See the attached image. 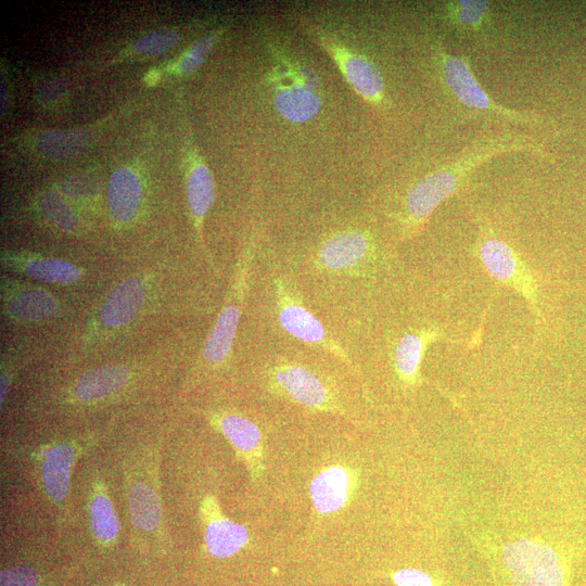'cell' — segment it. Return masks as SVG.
I'll return each mask as SVG.
<instances>
[{
  "label": "cell",
  "mask_w": 586,
  "mask_h": 586,
  "mask_svg": "<svg viewBox=\"0 0 586 586\" xmlns=\"http://www.w3.org/2000/svg\"><path fill=\"white\" fill-rule=\"evenodd\" d=\"M136 375L127 364H110L84 372L69 388V397L80 405H94L117 395Z\"/></svg>",
  "instance_id": "15"
},
{
  "label": "cell",
  "mask_w": 586,
  "mask_h": 586,
  "mask_svg": "<svg viewBox=\"0 0 586 586\" xmlns=\"http://www.w3.org/2000/svg\"><path fill=\"white\" fill-rule=\"evenodd\" d=\"M441 337L436 329H423L402 336L395 347L394 364L398 378L406 385L419 381L422 358L428 346Z\"/></svg>",
  "instance_id": "21"
},
{
  "label": "cell",
  "mask_w": 586,
  "mask_h": 586,
  "mask_svg": "<svg viewBox=\"0 0 586 586\" xmlns=\"http://www.w3.org/2000/svg\"><path fill=\"white\" fill-rule=\"evenodd\" d=\"M186 195L198 241L201 247L206 251L203 226L215 200V182L209 168L196 148H192L189 155Z\"/></svg>",
  "instance_id": "17"
},
{
  "label": "cell",
  "mask_w": 586,
  "mask_h": 586,
  "mask_svg": "<svg viewBox=\"0 0 586 586\" xmlns=\"http://www.w3.org/2000/svg\"><path fill=\"white\" fill-rule=\"evenodd\" d=\"M502 563L513 586H569L568 560L545 543L527 538L508 543Z\"/></svg>",
  "instance_id": "4"
},
{
  "label": "cell",
  "mask_w": 586,
  "mask_h": 586,
  "mask_svg": "<svg viewBox=\"0 0 586 586\" xmlns=\"http://www.w3.org/2000/svg\"><path fill=\"white\" fill-rule=\"evenodd\" d=\"M142 204V184L138 174L130 167H119L111 175L106 205L111 220L117 227H126L138 216Z\"/></svg>",
  "instance_id": "18"
},
{
  "label": "cell",
  "mask_w": 586,
  "mask_h": 586,
  "mask_svg": "<svg viewBox=\"0 0 586 586\" xmlns=\"http://www.w3.org/2000/svg\"><path fill=\"white\" fill-rule=\"evenodd\" d=\"M276 298L281 327L292 336L320 346L351 365L346 353L326 333L319 320L302 304L294 291L276 279Z\"/></svg>",
  "instance_id": "9"
},
{
  "label": "cell",
  "mask_w": 586,
  "mask_h": 586,
  "mask_svg": "<svg viewBox=\"0 0 586 586\" xmlns=\"http://www.w3.org/2000/svg\"><path fill=\"white\" fill-rule=\"evenodd\" d=\"M396 586H436L434 579L424 571L405 568L392 574Z\"/></svg>",
  "instance_id": "30"
},
{
  "label": "cell",
  "mask_w": 586,
  "mask_h": 586,
  "mask_svg": "<svg viewBox=\"0 0 586 586\" xmlns=\"http://www.w3.org/2000/svg\"><path fill=\"white\" fill-rule=\"evenodd\" d=\"M38 208L49 222L59 229L74 233L82 227L77 206L64 194L47 190L38 198Z\"/></svg>",
  "instance_id": "25"
},
{
  "label": "cell",
  "mask_w": 586,
  "mask_h": 586,
  "mask_svg": "<svg viewBox=\"0 0 586 586\" xmlns=\"http://www.w3.org/2000/svg\"><path fill=\"white\" fill-rule=\"evenodd\" d=\"M372 247L367 233L358 230L340 231L321 243L318 262L328 270H348L364 262Z\"/></svg>",
  "instance_id": "19"
},
{
  "label": "cell",
  "mask_w": 586,
  "mask_h": 586,
  "mask_svg": "<svg viewBox=\"0 0 586 586\" xmlns=\"http://www.w3.org/2000/svg\"><path fill=\"white\" fill-rule=\"evenodd\" d=\"M321 44L359 97L374 106L383 105L384 80L369 58L328 37L321 38Z\"/></svg>",
  "instance_id": "11"
},
{
  "label": "cell",
  "mask_w": 586,
  "mask_h": 586,
  "mask_svg": "<svg viewBox=\"0 0 586 586\" xmlns=\"http://www.w3.org/2000/svg\"><path fill=\"white\" fill-rule=\"evenodd\" d=\"M0 291L2 317L13 324L47 323L62 310L61 300L40 284L2 277Z\"/></svg>",
  "instance_id": "7"
},
{
  "label": "cell",
  "mask_w": 586,
  "mask_h": 586,
  "mask_svg": "<svg viewBox=\"0 0 586 586\" xmlns=\"http://www.w3.org/2000/svg\"><path fill=\"white\" fill-rule=\"evenodd\" d=\"M89 517L93 536L104 545L113 543L119 533V520L102 484L94 486L89 500Z\"/></svg>",
  "instance_id": "23"
},
{
  "label": "cell",
  "mask_w": 586,
  "mask_h": 586,
  "mask_svg": "<svg viewBox=\"0 0 586 586\" xmlns=\"http://www.w3.org/2000/svg\"><path fill=\"white\" fill-rule=\"evenodd\" d=\"M508 152L548 156L544 145L526 133L502 130L476 137L409 188L402 211L403 234L408 237L419 231L443 201L458 193L468 183L477 167Z\"/></svg>",
  "instance_id": "1"
},
{
  "label": "cell",
  "mask_w": 586,
  "mask_h": 586,
  "mask_svg": "<svg viewBox=\"0 0 586 586\" xmlns=\"http://www.w3.org/2000/svg\"><path fill=\"white\" fill-rule=\"evenodd\" d=\"M0 586H39V577L29 568L15 566L1 572Z\"/></svg>",
  "instance_id": "29"
},
{
  "label": "cell",
  "mask_w": 586,
  "mask_h": 586,
  "mask_svg": "<svg viewBox=\"0 0 586 586\" xmlns=\"http://www.w3.org/2000/svg\"><path fill=\"white\" fill-rule=\"evenodd\" d=\"M477 256L487 273L497 282L518 292L539 317L538 286L530 267L505 241L484 233L477 245Z\"/></svg>",
  "instance_id": "6"
},
{
  "label": "cell",
  "mask_w": 586,
  "mask_h": 586,
  "mask_svg": "<svg viewBox=\"0 0 586 586\" xmlns=\"http://www.w3.org/2000/svg\"><path fill=\"white\" fill-rule=\"evenodd\" d=\"M434 59L445 90L462 106L512 123L526 125L544 123V118L536 113L517 111L497 103L476 79L469 59L449 53L440 40L434 47Z\"/></svg>",
  "instance_id": "2"
},
{
  "label": "cell",
  "mask_w": 586,
  "mask_h": 586,
  "mask_svg": "<svg viewBox=\"0 0 586 586\" xmlns=\"http://www.w3.org/2000/svg\"><path fill=\"white\" fill-rule=\"evenodd\" d=\"M200 517L204 528L205 549L211 556L228 558L247 544L246 527L227 518L215 496L204 497L200 507Z\"/></svg>",
  "instance_id": "14"
},
{
  "label": "cell",
  "mask_w": 586,
  "mask_h": 586,
  "mask_svg": "<svg viewBox=\"0 0 586 586\" xmlns=\"http://www.w3.org/2000/svg\"><path fill=\"white\" fill-rule=\"evenodd\" d=\"M78 446L73 442L56 443L49 447L41 462V481L46 493L53 501L65 499Z\"/></svg>",
  "instance_id": "20"
},
{
  "label": "cell",
  "mask_w": 586,
  "mask_h": 586,
  "mask_svg": "<svg viewBox=\"0 0 586 586\" xmlns=\"http://www.w3.org/2000/svg\"><path fill=\"white\" fill-rule=\"evenodd\" d=\"M254 243L251 239L242 250L224 306L202 349V361L212 368L221 367L232 351L242 305L249 286Z\"/></svg>",
  "instance_id": "5"
},
{
  "label": "cell",
  "mask_w": 586,
  "mask_h": 586,
  "mask_svg": "<svg viewBox=\"0 0 586 586\" xmlns=\"http://www.w3.org/2000/svg\"><path fill=\"white\" fill-rule=\"evenodd\" d=\"M2 267L38 282L73 285L84 276V270L65 259L27 251H3Z\"/></svg>",
  "instance_id": "12"
},
{
  "label": "cell",
  "mask_w": 586,
  "mask_h": 586,
  "mask_svg": "<svg viewBox=\"0 0 586 586\" xmlns=\"http://www.w3.org/2000/svg\"><path fill=\"white\" fill-rule=\"evenodd\" d=\"M158 73L155 72V71H151L148 73L146 77H145V80L149 82V84H154L155 81L158 80Z\"/></svg>",
  "instance_id": "31"
},
{
  "label": "cell",
  "mask_w": 586,
  "mask_h": 586,
  "mask_svg": "<svg viewBox=\"0 0 586 586\" xmlns=\"http://www.w3.org/2000/svg\"><path fill=\"white\" fill-rule=\"evenodd\" d=\"M211 423L231 444L239 459L246 466L252 480L264 472L263 438L259 428L250 419L233 412H215Z\"/></svg>",
  "instance_id": "13"
},
{
  "label": "cell",
  "mask_w": 586,
  "mask_h": 586,
  "mask_svg": "<svg viewBox=\"0 0 586 586\" xmlns=\"http://www.w3.org/2000/svg\"><path fill=\"white\" fill-rule=\"evenodd\" d=\"M131 522L144 532L155 531L162 520L161 500L154 488L143 481L136 482L128 492Z\"/></svg>",
  "instance_id": "22"
},
{
  "label": "cell",
  "mask_w": 586,
  "mask_h": 586,
  "mask_svg": "<svg viewBox=\"0 0 586 586\" xmlns=\"http://www.w3.org/2000/svg\"><path fill=\"white\" fill-rule=\"evenodd\" d=\"M219 36L220 31H214L193 42L178 61V72L180 74H192L196 72L203 65Z\"/></svg>",
  "instance_id": "27"
},
{
  "label": "cell",
  "mask_w": 586,
  "mask_h": 586,
  "mask_svg": "<svg viewBox=\"0 0 586 586\" xmlns=\"http://www.w3.org/2000/svg\"><path fill=\"white\" fill-rule=\"evenodd\" d=\"M179 38V33L174 29L153 30L140 37L135 42L133 50L142 55H158L173 48Z\"/></svg>",
  "instance_id": "28"
},
{
  "label": "cell",
  "mask_w": 586,
  "mask_h": 586,
  "mask_svg": "<svg viewBox=\"0 0 586 586\" xmlns=\"http://www.w3.org/2000/svg\"><path fill=\"white\" fill-rule=\"evenodd\" d=\"M356 485V475L346 466L331 464L321 469L309 485L314 509L322 515L339 511L351 500Z\"/></svg>",
  "instance_id": "16"
},
{
  "label": "cell",
  "mask_w": 586,
  "mask_h": 586,
  "mask_svg": "<svg viewBox=\"0 0 586 586\" xmlns=\"http://www.w3.org/2000/svg\"><path fill=\"white\" fill-rule=\"evenodd\" d=\"M150 294L148 280L127 277L104 297L94 316V326L104 332H117L130 324L144 308Z\"/></svg>",
  "instance_id": "10"
},
{
  "label": "cell",
  "mask_w": 586,
  "mask_h": 586,
  "mask_svg": "<svg viewBox=\"0 0 586 586\" xmlns=\"http://www.w3.org/2000/svg\"><path fill=\"white\" fill-rule=\"evenodd\" d=\"M89 140V132L84 130L46 131L37 141V150L49 157H66L84 148Z\"/></svg>",
  "instance_id": "26"
},
{
  "label": "cell",
  "mask_w": 586,
  "mask_h": 586,
  "mask_svg": "<svg viewBox=\"0 0 586 586\" xmlns=\"http://www.w3.org/2000/svg\"><path fill=\"white\" fill-rule=\"evenodd\" d=\"M269 385L278 395L317 411H336L331 391L311 370L291 362L275 366L269 372Z\"/></svg>",
  "instance_id": "8"
},
{
  "label": "cell",
  "mask_w": 586,
  "mask_h": 586,
  "mask_svg": "<svg viewBox=\"0 0 586 586\" xmlns=\"http://www.w3.org/2000/svg\"><path fill=\"white\" fill-rule=\"evenodd\" d=\"M269 81L279 115L290 123L313 119L321 109V84L318 74L291 56L278 54Z\"/></svg>",
  "instance_id": "3"
},
{
  "label": "cell",
  "mask_w": 586,
  "mask_h": 586,
  "mask_svg": "<svg viewBox=\"0 0 586 586\" xmlns=\"http://www.w3.org/2000/svg\"><path fill=\"white\" fill-rule=\"evenodd\" d=\"M441 15L451 27L464 33H477L489 18V2L480 0L446 1Z\"/></svg>",
  "instance_id": "24"
}]
</instances>
